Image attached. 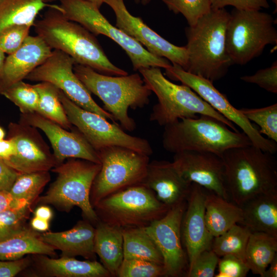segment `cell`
I'll use <instances>...</instances> for the list:
<instances>
[{
	"label": "cell",
	"mask_w": 277,
	"mask_h": 277,
	"mask_svg": "<svg viewBox=\"0 0 277 277\" xmlns=\"http://www.w3.org/2000/svg\"><path fill=\"white\" fill-rule=\"evenodd\" d=\"M39 266L46 274L55 277H109V272L95 260L80 261L74 257L59 259L42 256Z\"/></svg>",
	"instance_id": "obj_27"
},
{
	"label": "cell",
	"mask_w": 277,
	"mask_h": 277,
	"mask_svg": "<svg viewBox=\"0 0 277 277\" xmlns=\"http://www.w3.org/2000/svg\"><path fill=\"white\" fill-rule=\"evenodd\" d=\"M97 152L101 167L93 181L90 194L94 208L105 197L142 184L149 163V156L122 146H108Z\"/></svg>",
	"instance_id": "obj_10"
},
{
	"label": "cell",
	"mask_w": 277,
	"mask_h": 277,
	"mask_svg": "<svg viewBox=\"0 0 277 277\" xmlns=\"http://www.w3.org/2000/svg\"><path fill=\"white\" fill-rule=\"evenodd\" d=\"M28 254L56 255L54 248L42 241L37 233L27 228L0 241V260H16Z\"/></svg>",
	"instance_id": "obj_28"
},
{
	"label": "cell",
	"mask_w": 277,
	"mask_h": 277,
	"mask_svg": "<svg viewBox=\"0 0 277 277\" xmlns=\"http://www.w3.org/2000/svg\"><path fill=\"white\" fill-rule=\"evenodd\" d=\"M240 111L260 128L261 134L277 143V104L260 108H242Z\"/></svg>",
	"instance_id": "obj_36"
},
{
	"label": "cell",
	"mask_w": 277,
	"mask_h": 277,
	"mask_svg": "<svg viewBox=\"0 0 277 277\" xmlns=\"http://www.w3.org/2000/svg\"><path fill=\"white\" fill-rule=\"evenodd\" d=\"M211 9H219L231 6L238 10H256L268 8L267 0H209Z\"/></svg>",
	"instance_id": "obj_44"
},
{
	"label": "cell",
	"mask_w": 277,
	"mask_h": 277,
	"mask_svg": "<svg viewBox=\"0 0 277 277\" xmlns=\"http://www.w3.org/2000/svg\"><path fill=\"white\" fill-rule=\"evenodd\" d=\"M31 26L16 25L10 26L0 33V49L5 53L15 52L29 36Z\"/></svg>",
	"instance_id": "obj_40"
},
{
	"label": "cell",
	"mask_w": 277,
	"mask_h": 277,
	"mask_svg": "<svg viewBox=\"0 0 277 277\" xmlns=\"http://www.w3.org/2000/svg\"><path fill=\"white\" fill-rule=\"evenodd\" d=\"M206 193V189L191 184L182 220V241L187 256L188 269L201 252L211 249L214 238L205 220Z\"/></svg>",
	"instance_id": "obj_20"
},
{
	"label": "cell",
	"mask_w": 277,
	"mask_h": 277,
	"mask_svg": "<svg viewBox=\"0 0 277 277\" xmlns=\"http://www.w3.org/2000/svg\"><path fill=\"white\" fill-rule=\"evenodd\" d=\"M87 1L90 2L95 5H96L99 8L104 3V0H86Z\"/></svg>",
	"instance_id": "obj_53"
},
{
	"label": "cell",
	"mask_w": 277,
	"mask_h": 277,
	"mask_svg": "<svg viewBox=\"0 0 277 277\" xmlns=\"http://www.w3.org/2000/svg\"><path fill=\"white\" fill-rule=\"evenodd\" d=\"M122 230L124 259H140L163 265V258L159 248L144 227Z\"/></svg>",
	"instance_id": "obj_31"
},
{
	"label": "cell",
	"mask_w": 277,
	"mask_h": 277,
	"mask_svg": "<svg viewBox=\"0 0 277 277\" xmlns=\"http://www.w3.org/2000/svg\"><path fill=\"white\" fill-rule=\"evenodd\" d=\"M165 74L170 80L179 81L190 88L214 109L239 127L252 145L272 154L276 153L277 143L263 136L240 109L234 107L226 96L214 86L213 82L189 73L176 64L166 69Z\"/></svg>",
	"instance_id": "obj_13"
},
{
	"label": "cell",
	"mask_w": 277,
	"mask_h": 277,
	"mask_svg": "<svg viewBox=\"0 0 277 277\" xmlns=\"http://www.w3.org/2000/svg\"><path fill=\"white\" fill-rule=\"evenodd\" d=\"M75 64V61L69 55L61 51L54 50L50 56L25 79L51 83L82 108L118 124L110 113L101 107L92 98L91 93L75 75L73 71Z\"/></svg>",
	"instance_id": "obj_14"
},
{
	"label": "cell",
	"mask_w": 277,
	"mask_h": 277,
	"mask_svg": "<svg viewBox=\"0 0 277 277\" xmlns=\"http://www.w3.org/2000/svg\"><path fill=\"white\" fill-rule=\"evenodd\" d=\"M59 96L71 124L96 151L106 147L119 146L148 156L152 154V147L146 139L131 135L118 124L111 123L101 115L82 108L60 89Z\"/></svg>",
	"instance_id": "obj_12"
},
{
	"label": "cell",
	"mask_w": 277,
	"mask_h": 277,
	"mask_svg": "<svg viewBox=\"0 0 277 277\" xmlns=\"http://www.w3.org/2000/svg\"><path fill=\"white\" fill-rule=\"evenodd\" d=\"M240 207L243 211L240 225L251 232H264L277 237V192L255 196Z\"/></svg>",
	"instance_id": "obj_24"
},
{
	"label": "cell",
	"mask_w": 277,
	"mask_h": 277,
	"mask_svg": "<svg viewBox=\"0 0 277 277\" xmlns=\"http://www.w3.org/2000/svg\"><path fill=\"white\" fill-rule=\"evenodd\" d=\"M14 141L10 138L0 141V159L6 161L16 153Z\"/></svg>",
	"instance_id": "obj_48"
},
{
	"label": "cell",
	"mask_w": 277,
	"mask_h": 277,
	"mask_svg": "<svg viewBox=\"0 0 277 277\" xmlns=\"http://www.w3.org/2000/svg\"><path fill=\"white\" fill-rule=\"evenodd\" d=\"M251 233L247 227L235 224L213 238L211 249L219 257L232 255L245 262L246 248Z\"/></svg>",
	"instance_id": "obj_33"
},
{
	"label": "cell",
	"mask_w": 277,
	"mask_h": 277,
	"mask_svg": "<svg viewBox=\"0 0 277 277\" xmlns=\"http://www.w3.org/2000/svg\"><path fill=\"white\" fill-rule=\"evenodd\" d=\"M73 71L88 90L102 100L104 109L123 129L132 131L135 129V122L129 115L128 109L142 108L148 105L152 93L143 77L138 73L105 75L78 64H74Z\"/></svg>",
	"instance_id": "obj_4"
},
{
	"label": "cell",
	"mask_w": 277,
	"mask_h": 277,
	"mask_svg": "<svg viewBox=\"0 0 277 277\" xmlns=\"http://www.w3.org/2000/svg\"><path fill=\"white\" fill-rule=\"evenodd\" d=\"M51 209L47 206H41L37 207L35 212L34 216L49 221L52 217Z\"/></svg>",
	"instance_id": "obj_50"
},
{
	"label": "cell",
	"mask_w": 277,
	"mask_h": 277,
	"mask_svg": "<svg viewBox=\"0 0 277 277\" xmlns=\"http://www.w3.org/2000/svg\"><path fill=\"white\" fill-rule=\"evenodd\" d=\"M162 145L167 152L209 151L222 155L226 150L251 143L243 132L235 131L211 116L182 118L164 127Z\"/></svg>",
	"instance_id": "obj_5"
},
{
	"label": "cell",
	"mask_w": 277,
	"mask_h": 277,
	"mask_svg": "<svg viewBox=\"0 0 277 277\" xmlns=\"http://www.w3.org/2000/svg\"><path fill=\"white\" fill-rule=\"evenodd\" d=\"M158 102L152 108L149 119L161 126L187 118L205 115L216 118L231 129L238 131L234 124L214 109L190 88L177 85L166 78L159 67L138 70Z\"/></svg>",
	"instance_id": "obj_6"
},
{
	"label": "cell",
	"mask_w": 277,
	"mask_h": 277,
	"mask_svg": "<svg viewBox=\"0 0 277 277\" xmlns=\"http://www.w3.org/2000/svg\"><path fill=\"white\" fill-rule=\"evenodd\" d=\"M274 20L256 10H238L230 13L226 33V48L231 64L244 65L260 56L268 45H276Z\"/></svg>",
	"instance_id": "obj_9"
},
{
	"label": "cell",
	"mask_w": 277,
	"mask_h": 277,
	"mask_svg": "<svg viewBox=\"0 0 277 277\" xmlns=\"http://www.w3.org/2000/svg\"><path fill=\"white\" fill-rule=\"evenodd\" d=\"M229 200L241 206L255 196L277 192V162L274 154L252 144L229 149L222 154Z\"/></svg>",
	"instance_id": "obj_2"
},
{
	"label": "cell",
	"mask_w": 277,
	"mask_h": 277,
	"mask_svg": "<svg viewBox=\"0 0 277 277\" xmlns=\"http://www.w3.org/2000/svg\"><path fill=\"white\" fill-rule=\"evenodd\" d=\"M220 257L211 249L201 252L188 269L187 277H213Z\"/></svg>",
	"instance_id": "obj_41"
},
{
	"label": "cell",
	"mask_w": 277,
	"mask_h": 277,
	"mask_svg": "<svg viewBox=\"0 0 277 277\" xmlns=\"http://www.w3.org/2000/svg\"><path fill=\"white\" fill-rule=\"evenodd\" d=\"M55 0H0V33L16 25L33 26L38 14Z\"/></svg>",
	"instance_id": "obj_29"
},
{
	"label": "cell",
	"mask_w": 277,
	"mask_h": 277,
	"mask_svg": "<svg viewBox=\"0 0 277 277\" xmlns=\"http://www.w3.org/2000/svg\"><path fill=\"white\" fill-rule=\"evenodd\" d=\"M20 122L44 132L52 146L57 165L71 158L100 164L97 152L77 129L69 131L36 112L22 114Z\"/></svg>",
	"instance_id": "obj_19"
},
{
	"label": "cell",
	"mask_w": 277,
	"mask_h": 277,
	"mask_svg": "<svg viewBox=\"0 0 277 277\" xmlns=\"http://www.w3.org/2000/svg\"><path fill=\"white\" fill-rule=\"evenodd\" d=\"M8 137L16 146V153L4 161L18 173L49 171L57 165L53 153L37 128L19 123H10Z\"/></svg>",
	"instance_id": "obj_17"
},
{
	"label": "cell",
	"mask_w": 277,
	"mask_h": 277,
	"mask_svg": "<svg viewBox=\"0 0 277 277\" xmlns=\"http://www.w3.org/2000/svg\"><path fill=\"white\" fill-rule=\"evenodd\" d=\"M31 204L26 200L14 198L9 191H0V212Z\"/></svg>",
	"instance_id": "obj_47"
},
{
	"label": "cell",
	"mask_w": 277,
	"mask_h": 277,
	"mask_svg": "<svg viewBox=\"0 0 277 277\" xmlns=\"http://www.w3.org/2000/svg\"><path fill=\"white\" fill-rule=\"evenodd\" d=\"M96 225L94 252L111 276H115L124 260L122 230L101 221Z\"/></svg>",
	"instance_id": "obj_25"
},
{
	"label": "cell",
	"mask_w": 277,
	"mask_h": 277,
	"mask_svg": "<svg viewBox=\"0 0 277 277\" xmlns=\"http://www.w3.org/2000/svg\"><path fill=\"white\" fill-rule=\"evenodd\" d=\"M186 202L170 208L163 217L144 227L162 254L165 276H186L188 272V259L181 235Z\"/></svg>",
	"instance_id": "obj_15"
},
{
	"label": "cell",
	"mask_w": 277,
	"mask_h": 277,
	"mask_svg": "<svg viewBox=\"0 0 277 277\" xmlns=\"http://www.w3.org/2000/svg\"><path fill=\"white\" fill-rule=\"evenodd\" d=\"M241 79L246 83L256 84L261 88L273 93H277V61L271 66L262 69L253 75H245Z\"/></svg>",
	"instance_id": "obj_42"
},
{
	"label": "cell",
	"mask_w": 277,
	"mask_h": 277,
	"mask_svg": "<svg viewBox=\"0 0 277 277\" xmlns=\"http://www.w3.org/2000/svg\"><path fill=\"white\" fill-rule=\"evenodd\" d=\"M52 52V49L40 36L29 35L15 52L6 56L0 80V91L25 79Z\"/></svg>",
	"instance_id": "obj_22"
},
{
	"label": "cell",
	"mask_w": 277,
	"mask_h": 277,
	"mask_svg": "<svg viewBox=\"0 0 277 277\" xmlns=\"http://www.w3.org/2000/svg\"><path fill=\"white\" fill-rule=\"evenodd\" d=\"M169 10L182 14L189 26H193L198 20L211 9L209 0H162Z\"/></svg>",
	"instance_id": "obj_37"
},
{
	"label": "cell",
	"mask_w": 277,
	"mask_h": 277,
	"mask_svg": "<svg viewBox=\"0 0 277 277\" xmlns=\"http://www.w3.org/2000/svg\"><path fill=\"white\" fill-rule=\"evenodd\" d=\"M134 1L136 3H141L143 5H146L150 2L151 0H134Z\"/></svg>",
	"instance_id": "obj_55"
},
{
	"label": "cell",
	"mask_w": 277,
	"mask_h": 277,
	"mask_svg": "<svg viewBox=\"0 0 277 277\" xmlns=\"http://www.w3.org/2000/svg\"><path fill=\"white\" fill-rule=\"evenodd\" d=\"M29 260L22 258L14 261L0 260V277H13L24 270Z\"/></svg>",
	"instance_id": "obj_45"
},
{
	"label": "cell",
	"mask_w": 277,
	"mask_h": 277,
	"mask_svg": "<svg viewBox=\"0 0 277 277\" xmlns=\"http://www.w3.org/2000/svg\"><path fill=\"white\" fill-rule=\"evenodd\" d=\"M230 16L225 8L211 9L195 25L186 28L188 63L185 71L213 83L226 75L232 65L226 48Z\"/></svg>",
	"instance_id": "obj_3"
},
{
	"label": "cell",
	"mask_w": 277,
	"mask_h": 277,
	"mask_svg": "<svg viewBox=\"0 0 277 277\" xmlns=\"http://www.w3.org/2000/svg\"><path fill=\"white\" fill-rule=\"evenodd\" d=\"M65 16L76 22L94 35H105L116 42L129 57L134 70L150 67L165 69L172 64L165 58L154 55L141 44L111 25L95 4L86 0H59Z\"/></svg>",
	"instance_id": "obj_11"
},
{
	"label": "cell",
	"mask_w": 277,
	"mask_h": 277,
	"mask_svg": "<svg viewBox=\"0 0 277 277\" xmlns=\"http://www.w3.org/2000/svg\"><path fill=\"white\" fill-rule=\"evenodd\" d=\"M276 252V236L264 232H251L246 248V264L253 274L262 277Z\"/></svg>",
	"instance_id": "obj_30"
},
{
	"label": "cell",
	"mask_w": 277,
	"mask_h": 277,
	"mask_svg": "<svg viewBox=\"0 0 277 277\" xmlns=\"http://www.w3.org/2000/svg\"><path fill=\"white\" fill-rule=\"evenodd\" d=\"M272 2L275 4V6H276H276H277V0H272Z\"/></svg>",
	"instance_id": "obj_56"
},
{
	"label": "cell",
	"mask_w": 277,
	"mask_h": 277,
	"mask_svg": "<svg viewBox=\"0 0 277 277\" xmlns=\"http://www.w3.org/2000/svg\"><path fill=\"white\" fill-rule=\"evenodd\" d=\"M95 228L89 221H80L72 228L62 232L39 234L42 241L62 252V256L95 258L94 241Z\"/></svg>",
	"instance_id": "obj_23"
},
{
	"label": "cell",
	"mask_w": 277,
	"mask_h": 277,
	"mask_svg": "<svg viewBox=\"0 0 277 277\" xmlns=\"http://www.w3.org/2000/svg\"><path fill=\"white\" fill-rule=\"evenodd\" d=\"M205 208L206 224L214 238L242 221L243 211L240 206L207 189Z\"/></svg>",
	"instance_id": "obj_26"
},
{
	"label": "cell",
	"mask_w": 277,
	"mask_h": 277,
	"mask_svg": "<svg viewBox=\"0 0 277 277\" xmlns=\"http://www.w3.org/2000/svg\"><path fill=\"white\" fill-rule=\"evenodd\" d=\"M39 97L36 113L52 121L66 129L72 128L59 96V89L51 83L39 82L33 85Z\"/></svg>",
	"instance_id": "obj_32"
},
{
	"label": "cell",
	"mask_w": 277,
	"mask_h": 277,
	"mask_svg": "<svg viewBox=\"0 0 277 277\" xmlns=\"http://www.w3.org/2000/svg\"><path fill=\"white\" fill-rule=\"evenodd\" d=\"M142 184L151 189L160 201L171 208L187 201L191 184L180 173L172 162H149Z\"/></svg>",
	"instance_id": "obj_21"
},
{
	"label": "cell",
	"mask_w": 277,
	"mask_h": 277,
	"mask_svg": "<svg viewBox=\"0 0 277 277\" xmlns=\"http://www.w3.org/2000/svg\"><path fill=\"white\" fill-rule=\"evenodd\" d=\"M101 167V164L74 158L56 165L52 169L57 174L56 180L37 201L66 212L78 207L87 220L96 224L100 220L91 203L90 194Z\"/></svg>",
	"instance_id": "obj_7"
},
{
	"label": "cell",
	"mask_w": 277,
	"mask_h": 277,
	"mask_svg": "<svg viewBox=\"0 0 277 277\" xmlns=\"http://www.w3.org/2000/svg\"><path fill=\"white\" fill-rule=\"evenodd\" d=\"M277 276V255L269 264L265 270L262 277H276Z\"/></svg>",
	"instance_id": "obj_51"
},
{
	"label": "cell",
	"mask_w": 277,
	"mask_h": 277,
	"mask_svg": "<svg viewBox=\"0 0 277 277\" xmlns=\"http://www.w3.org/2000/svg\"><path fill=\"white\" fill-rule=\"evenodd\" d=\"M31 226L34 230L46 231L49 229V221L35 216L31 220Z\"/></svg>",
	"instance_id": "obj_49"
},
{
	"label": "cell",
	"mask_w": 277,
	"mask_h": 277,
	"mask_svg": "<svg viewBox=\"0 0 277 277\" xmlns=\"http://www.w3.org/2000/svg\"><path fill=\"white\" fill-rule=\"evenodd\" d=\"M18 173L0 159V191H9L15 182Z\"/></svg>",
	"instance_id": "obj_46"
},
{
	"label": "cell",
	"mask_w": 277,
	"mask_h": 277,
	"mask_svg": "<svg viewBox=\"0 0 277 277\" xmlns=\"http://www.w3.org/2000/svg\"><path fill=\"white\" fill-rule=\"evenodd\" d=\"M216 277H245L250 271L245 262L232 255H224L219 259Z\"/></svg>",
	"instance_id": "obj_43"
},
{
	"label": "cell",
	"mask_w": 277,
	"mask_h": 277,
	"mask_svg": "<svg viewBox=\"0 0 277 277\" xmlns=\"http://www.w3.org/2000/svg\"><path fill=\"white\" fill-rule=\"evenodd\" d=\"M94 208L100 221L121 229L145 227L170 209L144 184L113 193L101 200Z\"/></svg>",
	"instance_id": "obj_8"
},
{
	"label": "cell",
	"mask_w": 277,
	"mask_h": 277,
	"mask_svg": "<svg viewBox=\"0 0 277 277\" xmlns=\"http://www.w3.org/2000/svg\"><path fill=\"white\" fill-rule=\"evenodd\" d=\"M6 135V132L5 130L0 126V141L4 139Z\"/></svg>",
	"instance_id": "obj_54"
},
{
	"label": "cell",
	"mask_w": 277,
	"mask_h": 277,
	"mask_svg": "<svg viewBox=\"0 0 277 277\" xmlns=\"http://www.w3.org/2000/svg\"><path fill=\"white\" fill-rule=\"evenodd\" d=\"M31 205L0 212V241L10 238L26 228L25 222Z\"/></svg>",
	"instance_id": "obj_39"
},
{
	"label": "cell",
	"mask_w": 277,
	"mask_h": 277,
	"mask_svg": "<svg viewBox=\"0 0 277 277\" xmlns=\"http://www.w3.org/2000/svg\"><path fill=\"white\" fill-rule=\"evenodd\" d=\"M19 109L22 114L36 112L38 105V95L33 85L23 81L15 83L0 91Z\"/></svg>",
	"instance_id": "obj_35"
},
{
	"label": "cell",
	"mask_w": 277,
	"mask_h": 277,
	"mask_svg": "<svg viewBox=\"0 0 277 277\" xmlns=\"http://www.w3.org/2000/svg\"><path fill=\"white\" fill-rule=\"evenodd\" d=\"M33 26L37 35L52 49L64 52L76 64L105 75L128 74L110 62L92 33L65 16L59 5L48 8L41 19L35 20Z\"/></svg>",
	"instance_id": "obj_1"
},
{
	"label": "cell",
	"mask_w": 277,
	"mask_h": 277,
	"mask_svg": "<svg viewBox=\"0 0 277 277\" xmlns=\"http://www.w3.org/2000/svg\"><path fill=\"white\" fill-rule=\"evenodd\" d=\"M6 57L5 53L0 49V80L3 74Z\"/></svg>",
	"instance_id": "obj_52"
},
{
	"label": "cell",
	"mask_w": 277,
	"mask_h": 277,
	"mask_svg": "<svg viewBox=\"0 0 277 277\" xmlns=\"http://www.w3.org/2000/svg\"><path fill=\"white\" fill-rule=\"evenodd\" d=\"M50 180L48 171L19 173L9 192L14 198L32 204Z\"/></svg>",
	"instance_id": "obj_34"
},
{
	"label": "cell",
	"mask_w": 277,
	"mask_h": 277,
	"mask_svg": "<svg viewBox=\"0 0 277 277\" xmlns=\"http://www.w3.org/2000/svg\"><path fill=\"white\" fill-rule=\"evenodd\" d=\"M116 16V27L133 38L154 55L164 57L186 70L188 54L186 47L177 46L149 28L139 17L127 10L124 0H104Z\"/></svg>",
	"instance_id": "obj_16"
},
{
	"label": "cell",
	"mask_w": 277,
	"mask_h": 277,
	"mask_svg": "<svg viewBox=\"0 0 277 277\" xmlns=\"http://www.w3.org/2000/svg\"><path fill=\"white\" fill-rule=\"evenodd\" d=\"M118 277L165 276L163 265L140 259H124L116 274Z\"/></svg>",
	"instance_id": "obj_38"
},
{
	"label": "cell",
	"mask_w": 277,
	"mask_h": 277,
	"mask_svg": "<svg viewBox=\"0 0 277 277\" xmlns=\"http://www.w3.org/2000/svg\"><path fill=\"white\" fill-rule=\"evenodd\" d=\"M172 163L188 182L229 200L221 155L209 151L186 150L174 153Z\"/></svg>",
	"instance_id": "obj_18"
}]
</instances>
